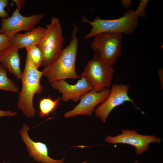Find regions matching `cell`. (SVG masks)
<instances>
[{
  "label": "cell",
  "mask_w": 163,
  "mask_h": 163,
  "mask_svg": "<svg viewBox=\"0 0 163 163\" xmlns=\"http://www.w3.org/2000/svg\"><path fill=\"white\" fill-rule=\"evenodd\" d=\"M73 26L72 39L69 44L62 49L42 71L43 75L47 78L49 83L67 78L79 79L81 78L75 69L79 40L77 34L78 27L75 24Z\"/></svg>",
  "instance_id": "cell-1"
},
{
  "label": "cell",
  "mask_w": 163,
  "mask_h": 163,
  "mask_svg": "<svg viewBox=\"0 0 163 163\" xmlns=\"http://www.w3.org/2000/svg\"><path fill=\"white\" fill-rule=\"evenodd\" d=\"M148 1L141 0L136 10L127 11L122 17L115 19L104 20L97 16L91 21L83 16L82 23H87L92 26L90 32L85 36L84 39H89L103 32L126 35L132 33L138 27L139 18L140 17H145V8Z\"/></svg>",
  "instance_id": "cell-2"
},
{
  "label": "cell",
  "mask_w": 163,
  "mask_h": 163,
  "mask_svg": "<svg viewBox=\"0 0 163 163\" xmlns=\"http://www.w3.org/2000/svg\"><path fill=\"white\" fill-rule=\"evenodd\" d=\"M43 75L42 71L36 67L30 54L27 52L24 69L20 79L22 86L19 93L17 106L28 118L34 117L36 113L33 105V98L35 94H41L43 90V87L40 82Z\"/></svg>",
  "instance_id": "cell-3"
},
{
  "label": "cell",
  "mask_w": 163,
  "mask_h": 163,
  "mask_svg": "<svg viewBox=\"0 0 163 163\" xmlns=\"http://www.w3.org/2000/svg\"><path fill=\"white\" fill-rule=\"evenodd\" d=\"M45 33L37 45L42 56V66H46L62 49L65 38L59 19L53 17L46 25Z\"/></svg>",
  "instance_id": "cell-4"
},
{
  "label": "cell",
  "mask_w": 163,
  "mask_h": 163,
  "mask_svg": "<svg viewBox=\"0 0 163 163\" xmlns=\"http://www.w3.org/2000/svg\"><path fill=\"white\" fill-rule=\"evenodd\" d=\"M122 35L106 32L94 36L91 45L94 55L105 64L112 67L121 55Z\"/></svg>",
  "instance_id": "cell-5"
},
{
  "label": "cell",
  "mask_w": 163,
  "mask_h": 163,
  "mask_svg": "<svg viewBox=\"0 0 163 163\" xmlns=\"http://www.w3.org/2000/svg\"><path fill=\"white\" fill-rule=\"evenodd\" d=\"M114 70L94 55L87 63L81 75L92 85L93 90L100 92L109 89L112 84Z\"/></svg>",
  "instance_id": "cell-6"
},
{
  "label": "cell",
  "mask_w": 163,
  "mask_h": 163,
  "mask_svg": "<svg viewBox=\"0 0 163 163\" xmlns=\"http://www.w3.org/2000/svg\"><path fill=\"white\" fill-rule=\"evenodd\" d=\"M43 17L44 15L41 13L24 16L16 8L11 16L2 19L0 34H5L10 39L20 31H28L33 29Z\"/></svg>",
  "instance_id": "cell-7"
},
{
  "label": "cell",
  "mask_w": 163,
  "mask_h": 163,
  "mask_svg": "<svg viewBox=\"0 0 163 163\" xmlns=\"http://www.w3.org/2000/svg\"><path fill=\"white\" fill-rule=\"evenodd\" d=\"M121 131V134L114 137L109 135L105 137L104 141L112 144L121 143L133 146L137 155L147 151L149 143L153 142L159 143L161 141L160 137H156L155 136L139 134L136 130L123 129Z\"/></svg>",
  "instance_id": "cell-8"
},
{
  "label": "cell",
  "mask_w": 163,
  "mask_h": 163,
  "mask_svg": "<svg viewBox=\"0 0 163 163\" xmlns=\"http://www.w3.org/2000/svg\"><path fill=\"white\" fill-rule=\"evenodd\" d=\"M129 85L126 84H113L107 99L95 110L97 117L105 122L110 112L115 107L126 101L134 102L129 96Z\"/></svg>",
  "instance_id": "cell-9"
},
{
  "label": "cell",
  "mask_w": 163,
  "mask_h": 163,
  "mask_svg": "<svg viewBox=\"0 0 163 163\" xmlns=\"http://www.w3.org/2000/svg\"><path fill=\"white\" fill-rule=\"evenodd\" d=\"M110 92V89H106L100 92L93 90L86 93L82 96L78 104L72 110L65 113L64 117L67 118L78 115H91L95 107L103 102Z\"/></svg>",
  "instance_id": "cell-10"
},
{
  "label": "cell",
  "mask_w": 163,
  "mask_h": 163,
  "mask_svg": "<svg viewBox=\"0 0 163 163\" xmlns=\"http://www.w3.org/2000/svg\"><path fill=\"white\" fill-rule=\"evenodd\" d=\"M81 78L74 85H71L65 80L53 82L51 84L53 88L58 90L62 94V100L65 102L69 100L77 102L86 93L92 90L93 88L88 79L81 75Z\"/></svg>",
  "instance_id": "cell-11"
},
{
  "label": "cell",
  "mask_w": 163,
  "mask_h": 163,
  "mask_svg": "<svg viewBox=\"0 0 163 163\" xmlns=\"http://www.w3.org/2000/svg\"><path fill=\"white\" fill-rule=\"evenodd\" d=\"M29 126L24 124L20 131L21 138L26 145L29 155L34 160L41 163H63L65 158L57 160L48 155V149L46 144L40 142H35L29 137L28 133Z\"/></svg>",
  "instance_id": "cell-12"
},
{
  "label": "cell",
  "mask_w": 163,
  "mask_h": 163,
  "mask_svg": "<svg viewBox=\"0 0 163 163\" xmlns=\"http://www.w3.org/2000/svg\"><path fill=\"white\" fill-rule=\"evenodd\" d=\"M19 49L10 44L0 53V63L7 70L20 79L22 72L20 68L21 59L19 54Z\"/></svg>",
  "instance_id": "cell-13"
},
{
  "label": "cell",
  "mask_w": 163,
  "mask_h": 163,
  "mask_svg": "<svg viewBox=\"0 0 163 163\" xmlns=\"http://www.w3.org/2000/svg\"><path fill=\"white\" fill-rule=\"evenodd\" d=\"M46 31V28L39 26L24 33H18L10 39V44L19 49H25L37 45L40 41Z\"/></svg>",
  "instance_id": "cell-14"
},
{
  "label": "cell",
  "mask_w": 163,
  "mask_h": 163,
  "mask_svg": "<svg viewBox=\"0 0 163 163\" xmlns=\"http://www.w3.org/2000/svg\"><path fill=\"white\" fill-rule=\"evenodd\" d=\"M60 99V97L54 100L50 97L40 99L39 103L40 116L41 117H48L49 114L56 109Z\"/></svg>",
  "instance_id": "cell-15"
},
{
  "label": "cell",
  "mask_w": 163,
  "mask_h": 163,
  "mask_svg": "<svg viewBox=\"0 0 163 163\" xmlns=\"http://www.w3.org/2000/svg\"><path fill=\"white\" fill-rule=\"evenodd\" d=\"M0 90L17 93L19 88L14 82L7 76V72L0 63Z\"/></svg>",
  "instance_id": "cell-16"
},
{
  "label": "cell",
  "mask_w": 163,
  "mask_h": 163,
  "mask_svg": "<svg viewBox=\"0 0 163 163\" xmlns=\"http://www.w3.org/2000/svg\"><path fill=\"white\" fill-rule=\"evenodd\" d=\"M30 54L31 60L36 67L38 68L42 66V56L40 50L37 45L26 49Z\"/></svg>",
  "instance_id": "cell-17"
},
{
  "label": "cell",
  "mask_w": 163,
  "mask_h": 163,
  "mask_svg": "<svg viewBox=\"0 0 163 163\" xmlns=\"http://www.w3.org/2000/svg\"><path fill=\"white\" fill-rule=\"evenodd\" d=\"M10 45V39L5 34H0V53Z\"/></svg>",
  "instance_id": "cell-18"
},
{
  "label": "cell",
  "mask_w": 163,
  "mask_h": 163,
  "mask_svg": "<svg viewBox=\"0 0 163 163\" xmlns=\"http://www.w3.org/2000/svg\"><path fill=\"white\" fill-rule=\"evenodd\" d=\"M8 5L7 0H0V18L2 19L9 17L8 13L5 9Z\"/></svg>",
  "instance_id": "cell-19"
},
{
  "label": "cell",
  "mask_w": 163,
  "mask_h": 163,
  "mask_svg": "<svg viewBox=\"0 0 163 163\" xmlns=\"http://www.w3.org/2000/svg\"><path fill=\"white\" fill-rule=\"evenodd\" d=\"M16 112H12L10 110H0V117L4 116L10 117L15 116Z\"/></svg>",
  "instance_id": "cell-20"
},
{
  "label": "cell",
  "mask_w": 163,
  "mask_h": 163,
  "mask_svg": "<svg viewBox=\"0 0 163 163\" xmlns=\"http://www.w3.org/2000/svg\"><path fill=\"white\" fill-rule=\"evenodd\" d=\"M12 1L15 3L17 6V8L20 11L26 2V0H13Z\"/></svg>",
  "instance_id": "cell-21"
},
{
  "label": "cell",
  "mask_w": 163,
  "mask_h": 163,
  "mask_svg": "<svg viewBox=\"0 0 163 163\" xmlns=\"http://www.w3.org/2000/svg\"><path fill=\"white\" fill-rule=\"evenodd\" d=\"M121 2L122 6L126 8H129L132 4L131 1L129 0H123Z\"/></svg>",
  "instance_id": "cell-22"
},
{
  "label": "cell",
  "mask_w": 163,
  "mask_h": 163,
  "mask_svg": "<svg viewBox=\"0 0 163 163\" xmlns=\"http://www.w3.org/2000/svg\"><path fill=\"white\" fill-rule=\"evenodd\" d=\"M163 69L161 68L159 69L158 71V75H159V79L160 81V83L161 87L163 88Z\"/></svg>",
  "instance_id": "cell-23"
},
{
  "label": "cell",
  "mask_w": 163,
  "mask_h": 163,
  "mask_svg": "<svg viewBox=\"0 0 163 163\" xmlns=\"http://www.w3.org/2000/svg\"><path fill=\"white\" fill-rule=\"evenodd\" d=\"M134 163H138V161H136V162H134Z\"/></svg>",
  "instance_id": "cell-24"
},
{
  "label": "cell",
  "mask_w": 163,
  "mask_h": 163,
  "mask_svg": "<svg viewBox=\"0 0 163 163\" xmlns=\"http://www.w3.org/2000/svg\"><path fill=\"white\" fill-rule=\"evenodd\" d=\"M3 163H7V162H3Z\"/></svg>",
  "instance_id": "cell-25"
},
{
  "label": "cell",
  "mask_w": 163,
  "mask_h": 163,
  "mask_svg": "<svg viewBox=\"0 0 163 163\" xmlns=\"http://www.w3.org/2000/svg\"><path fill=\"white\" fill-rule=\"evenodd\" d=\"M82 163H86V162H83Z\"/></svg>",
  "instance_id": "cell-26"
}]
</instances>
